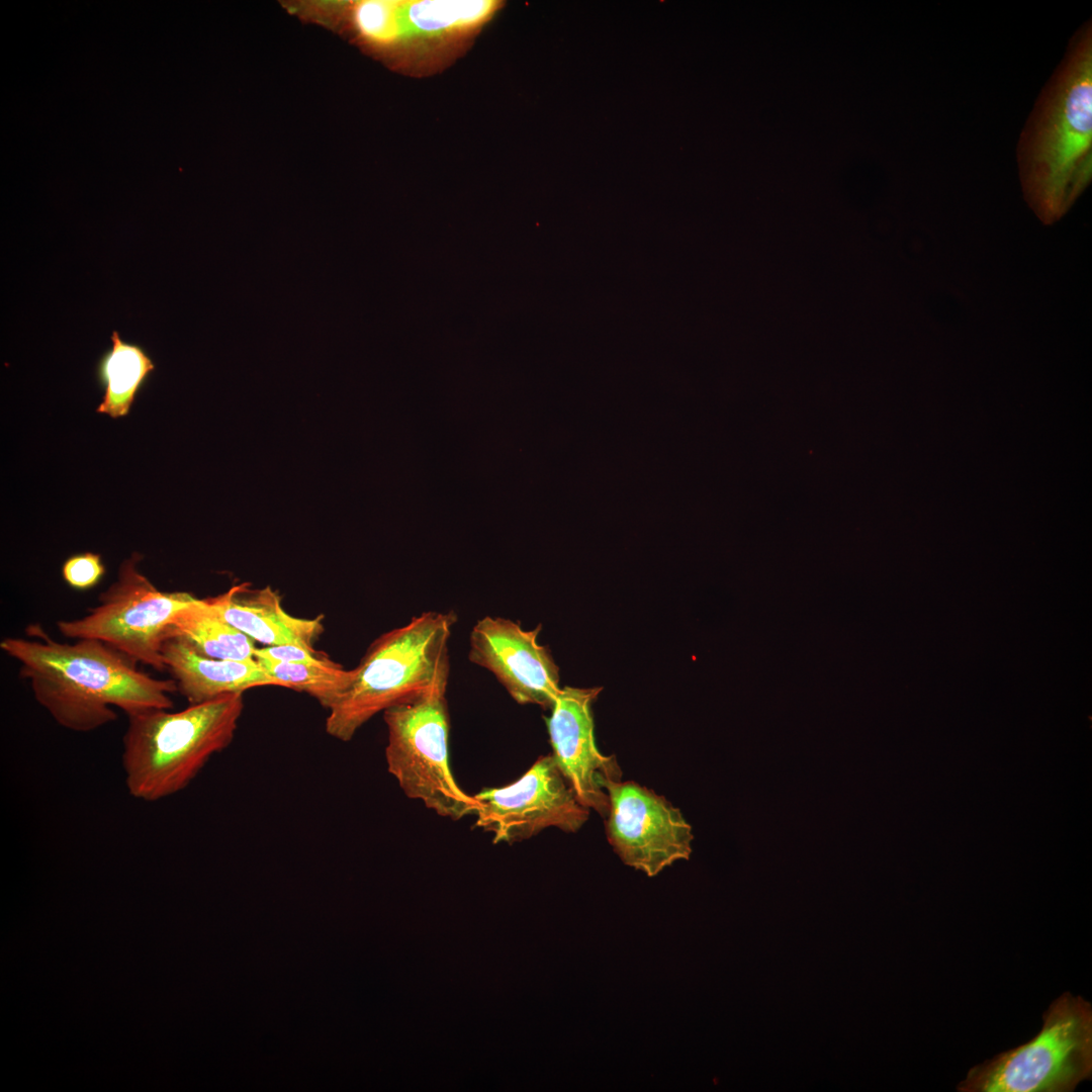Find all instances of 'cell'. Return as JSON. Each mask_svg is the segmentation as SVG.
Segmentation results:
<instances>
[{"instance_id": "16", "label": "cell", "mask_w": 1092, "mask_h": 1092, "mask_svg": "<svg viewBox=\"0 0 1092 1092\" xmlns=\"http://www.w3.org/2000/svg\"><path fill=\"white\" fill-rule=\"evenodd\" d=\"M184 639L198 653L215 659H255L254 640L239 631L197 599L173 619L166 638Z\"/></svg>"}, {"instance_id": "15", "label": "cell", "mask_w": 1092, "mask_h": 1092, "mask_svg": "<svg viewBox=\"0 0 1092 1092\" xmlns=\"http://www.w3.org/2000/svg\"><path fill=\"white\" fill-rule=\"evenodd\" d=\"M111 348L99 359L97 379L103 388L96 413L112 419L126 417L155 364L143 347L124 342L119 333L111 334Z\"/></svg>"}, {"instance_id": "19", "label": "cell", "mask_w": 1092, "mask_h": 1092, "mask_svg": "<svg viewBox=\"0 0 1092 1092\" xmlns=\"http://www.w3.org/2000/svg\"><path fill=\"white\" fill-rule=\"evenodd\" d=\"M255 657H263L283 662L311 663L332 665L336 662L330 660L320 652L310 651L296 645L266 646L255 649Z\"/></svg>"}, {"instance_id": "5", "label": "cell", "mask_w": 1092, "mask_h": 1092, "mask_svg": "<svg viewBox=\"0 0 1092 1092\" xmlns=\"http://www.w3.org/2000/svg\"><path fill=\"white\" fill-rule=\"evenodd\" d=\"M1027 1042L974 1066L961 1092H1071L1092 1075L1091 1003L1070 992L1054 1000Z\"/></svg>"}, {"instance_id": "4", "label": "cell", "mask_w": 1092, "mask_h": 1092, "mask_svg": "<svg viewBox=\"0 0 1092 1092\" xmlns=\"http://www.w3.org/2000/svg\"><path fill=\"white\" fill-rule=\"evenodd\" d=\"M456 622L452 611L424 612L376 638L354 668L351 686L329 710L327 733L349 741L379 712L447 688L448 643Z\"/></svg>"}, {"instance_id": "3", "label": "cell", "mask_w": 1092, "mask_h": 1092, "mask_svg": "<svg viewBox=\"0 0 1092 1092\" xmlns=\"http://www.w3.org/2000/svg\"><path fill=\"white\" fill-rule=\"evenodd\" d=\"M244 709L242 693L129 715L121 762L128 794L155 802L184 790L208 760L234 739Z\"/></svg>"}, {"instance_id": "11", "label": "cell", "mask_w": 1092, "mask_h": 1092, "mask_svg": "<svg viewBox=\"0 0 1092 1092\" xmlns=\"http://www.w3.org/2000/svg\"><path fill=\"white\" fill-rule=\"evenodd\" d=\"M540 630L541 625L525 630L519 622L484 616L471 629L468 659L489 670L517 703L550 710L561 690L559 668L538 643Z\"/></svg>"}, {"instance_id": "17", "label": "cell", "mask_w": 1092, "mask_h": 1092, "mask_svg": "<svg viewBox=\"0 0 1092 1092\" xmlns=\"http://www.w3.org/2000/svg\"><path fill=\"white\" fill-rule=\"evenodd\" d=\"M261 667L279 687L305 692L330 710L351 686L355 670L332 665L283 662L255 657Z\"/></svg>"}, {"instance_id": "14", "label": "cell", "mask_w": 1092, "mask_h": 1092, "mask_svg": "<svg viewBox=\"0 0 1092 1092\" xmlns=\"http://www.w3.org/2000/svg\"><path fill=\"white\" fill-rule=\"evenodd\" d=\"M166 669L175 680L177 691L190 705L263 686H278L257 662L252 660L215 659L198 653L184 639L167 637L162 645Z\"/></svg>"}, {"instance_id": "18", "label": "cell", "mask_w": 1092, "mask_h": 1092, "mask_svg": "<svg viewBox=\"0 0 1092 1092\" xmlns=\"http://www.w3.org/2000/svg\"><path fill=\"white\" fill-rule=\"evenodd\" d=\"M105 574L102 557L98 553L83 552L68 557L62 565L64 580L75 589H88L96 585Z\"/></svg>"}, {"instance_id": "9", "label": "cell", "mask_w": 1092, "mask_h": 1092, "mask_svg": "<svg viewBox=\"0 0 1092 1092\" xmlns=\"http://www.w3.org/2000/svg\"><path fill=\"white\" fill-rule=\"evenodd\" d=\"M473 796L480 803L475 826L492 833L494 844L519 842L549 827L573 833L589 817L551 753L514 783Z\"/></svg>"}, {"instance_id": "7", "label": "cell", "mask_w": 1092, "mask_h": 1092, "mask_svg": "<svg viewBox=\"0 0 1092 1092\" xmlns=\"http://www.w3.org/2000/svg\"><path fill=\"white\" fill-rule=\"evenodd\" d=\"M143 555L124 559L115 580L98 596V604L75 620L57 622L59 632L71 639H97L133 661L163 672L162 645L175 616L195 598L188 593L159 589L138 564Z\"/></svg>"}, {"instance_id": "8", "label": "cell", "mask_w": 1092, "mask_h": 1092, "mask_svg": "<svg viewBox=\"0 0 1092 1092\" xmlns=\"http://www.w3.org/2000/svg\"><path fill=\"white\" fill-rule=\"evenodd\" d=\"M502 6L497 0H388L386 26L374 47L396 50L418 77L433 75L466 53Z\"/></svg>"}, {"instance_id": "6", "label": "cell", "mask_w": 1092, "mask_h": 1092, "mask_svg": "<svg viewBox=\"0 0 1092 1092\" xmlns=\"http://www.w3.org/2000/svg\"><path fill=\"white\" fill-rule=\"evenodd\" d=\"M446 689L437 688L383 712L385 759L406 797L441 817L476 815L480 803L456 783L449 766Z\"/></svg>"}, {"instance_id": "1", "label": "cell", "mask_w": 1092, "mask_h": 1092, "mask_svg": "<svg viewBox=\"0 0 1092 1092\" xmlns=\"http://www.w3.org/2000/svg\"><path fill=\"white\" fill-rule=\"evenodd\" d=\"M31 639L6 637L0 648L20 664L35 701L62 727L90 732L127 716L173 708L176 682L141 671L136 662L97 639L64 643L39 624L26 628Z\"/></svg>"}, {"instance_id": "12", "label": "cell", "mask_w": 1092, "mask_h": 1092, "mask_svg": "<svg viewBox=\"0 0 1092 1092\" xmlns=\"http://www.w3.org/2000/svg\"><path fill=\"white\" fill-rule=\"evenodd\" d=\"M601 688H561L549 717L545 718L552 756L588 810L606 817L609 809L608 781H621L622 770L614 755H604L595 739L592 705Z\"/></svg>"}, {"instance_id": "10", "label": "cell", "mask_w": 1092, "mask_h": 1092, "mask_svg": "<svg viewBox=\"0 0 1092 1092\" xmlns=\"http://www.w3.org/2000/svg\"><path fill=\"white\" fill-rule=\"evenodd\" d=\"M606 833L622 861L649 877L691 853V826L663 796L635 782L608 781Z\"/></svg>"}, {"instance_id": "2", "label": "cell", "mask_w": 1092, "mask_h": 1092, "mask_svg": "<svg viewBox=\"0 0 1092 1092\" xmlns=\"http://www.w3.org/2000/svg\"><path fill=\"white\" fill-rule=\"evenodd\" d=\"M1017 160L1025 197L1044 222L1059 219L1092 176V28L1086 22L1042 89Z\"/></svg>"}, {"instance_id": "13", "label": "cell", "mask_w": 1092, "mask_h": 1092, "mask_svg": "<svg viewBox=\"0 0 1092 1092\" xmlns=\"http://www.w3.org/2000/svg\"><path fill=\"white\" fill-rule=\"evenodd\" d=\"M202 601L226 623L266 646L296 645L315 651L314 642L324 630L323 616L303 619L289 615L279 595L269 586L252 589L242 583Z\"/></svg>"}]
</instances>
